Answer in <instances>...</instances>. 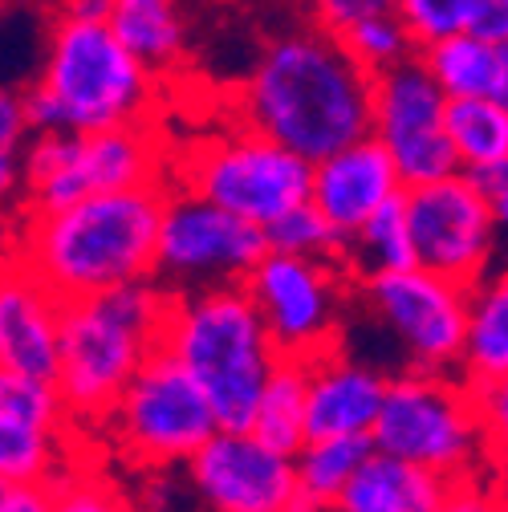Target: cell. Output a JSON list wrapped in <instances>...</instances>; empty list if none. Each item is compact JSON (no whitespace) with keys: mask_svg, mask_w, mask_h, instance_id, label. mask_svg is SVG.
I'll use <instances>...</instances> for the list:
<instances>
[{"mask_svg":"<svg viewBox=\"0 0 508 512\" xmlns=\"http://www.w3.org/2000/svg\"><path fill=\"white\" fill-rule=\"evenodd\" d=\"M110 29L139 61L163 78L183 66L187 53V13L183 0H110Z\"/></svg>","mask_w":508,"mask_h":512,"instance_id":"cell-20","label":"cell"},{"mask_svg":"<svg viewBox=\"0 0 508 512\" xmlns=\"http://www.w3.org/2000/svg\"><path fill=\"white\" fill-rule=\"evenodd\" d=\"M504 5H508V0H504Z\"/></svg>","mask_w":508,"mask_h":512,"instance_id":"cell-44","label":"cell"},{"mask_svg":"<svg viewBox=\"0 0 508 512\" xmlns=\"http://www.w3.org/2000/svg\"><path fill=\"white\" fill-rule=\"evenodd\" d=\"M167 187L143 183L126 191L53 208L21 212L9 265L37 277L61 301H82L118 285L155 277Z\"/></svg>","mask_w":508,"mask_h":512,"instance_id":"cell-2","label":"cell"},{"mask_svg":"<svg viewBox=\"0 0 508 512\" xmlns=\"http://www.w3.org/2000/svg\"><path fill=\"white\" fill-rule=\"evenodd\" d=\"M289 512H334V508L322 504V500H313V496H305V492H297V500L289 504Z\"/></svg>","mask_w":508,"mask_h":512,"instance_id":"cell-41","label":"cell"},{"mask_svg":"<svg viewBox=\"0 0 508 512\" xmlns=\"http://www.w3.org/2000/svg\"><path fill=\"white\" fill-rule=\"evenodd\" d=\"M378 452L370 435H313L301 452L293 456L297 464V488L322 504H338L346 484L362 472V464Z\"/></svg>","mask_w":508,"mask_h":512,"instance_id":"cell-26","label":"cell"},{"mask_svg":"<svg viewBox=\"0 0 508 512\" xmlns=\"http://www.w3.org/2000/svg\"><path fill=\"white\" fill-rule=\"evenodd\" d=\"M269 232L252 224L192 187L167 191L163 228H159V261L155 281L171 293L248 281V273L265 261Z\"/></svg>","mask_w":508,"mask_h":512,"instance_id":"cell-11","label":"cell"},{"mask_svg":"<svg viewBox=\"0 0 508 512\" xmlns=\"http://www.w3.org/2000/svg\"><path fill=\"white\" fill-rule=\"evenodd\" d=\"M500 277H504V281H508V265H504V269H500Z\"/></svg>","mask_w":508,"mask_h":512,"instance_id":"cell-43","label":"cell"},{"mask_svg":"<svg viewBox=\"0 0 508 512\" xmlns=\"http://www.w3.org/2000/svg\"><path fill=\"white\" fill-rule=\"evenodd\" d=\"M159 346L196 374L220 427H252L281 350L244 281L171 293Z\"/></svg>","mask_w":508,"mask_h":512,"instance_id":"cell-5","label":"cell"},{"mask_svg":"<svg viewBox=\"0 0 508 512\" xmlns=\"http://www.w3.org/2000/svg\"><path fill=\"white\" fill-rule=\"evenodd\" d=\"M484 0H395V13L407 21L411 37L423 45H435L452 33L472 29Z\"/></svg>","mask_w":508,"mask_h":512,"instance_id":"cell-31","label":"cell"},{"mask_svg":"<svg viewBox=\"0 0 508 512\" xmlns=\"http://www.w3.org/2000/svg\"><path fill=\"white\" fill-rule=\"evenodd\" d=\"M484 476H488V484L500 492V500L508 504V443H492L488 464H484Z\"/></svg>","mask_w":508,"mask_h":512,"instance_id":"cell-39","label":"cell"},{"mask_svg":"<svg viewBox=\"0 0 508 512\" xmlns=\"http://www.w3.org/2000/svg\"><path fill=\"white\" fill-rule=\"evenodd\" d=\"M179 187L269 228L313 196V163L248 122L208 135L179 163Z\"/></svg>","mask_w":508,"mask_h":512,"instance_id":"cell-9","label":"cell"},{"mask_svg":"<svg viewBox=\"0 0 508 512\" xmlns=\"http://www.w3.org/2000/svg\"><path fill=\"white\" fill-rule=\"evenodd\" d=\"M61 17H86V21H106L110 17V0H61L57 5Z\"/></svg>","mask_w":508,"mask_h":512,"instance_id":"cell-40","label":"cell"},{"mask_svg":"<svg viewBox=\"0 0 508 512\" xmlns=\"http://www.w3.org/2000/svg\"><path fill=\"white\" fill-rule=\"evenodd\" d=\"M500 98L508 102V45H504V86H500Z\"/></svg>","mask_w":508,"mask_h":512,"instance_id":"cell-42","label":"cell"},{"mask_svg":"<svg viewBox=\"0 0 508 512\" xmlns=\"http://www.w3.org/2000/svg\"><path fill=\"white\" fill-rule=\"evenodd\" d=\"M53 512H139V504L114 476L70 468L53 480Z\"/></svg>","mask_w":508,"mask_h":512,"instance_id":"cell-30","label":"cell"},{"mask_svg":"<svg viewBox=\"0 0 508 512\" xmlns=\"http://www.w3.org/2000/svg\"><path fill=\"white\" fill-rule=\"evenodd\" d=\"M0 512H53V484H5L0 488Z\"/></svg>","mask_w":508,"mask_h":512,"instance_id":"cell-36","label":"cell"},{"mask_svg":"<svg viewBox=\"0 0 508 512\" xmlns=\"http://www.w3.org/2000/svg\"><path fill=\"white\" fill-rule=\"evenodd\" d=\"M476 179H480V187L488 191V200H492L500 236L508 240V163H500V167H492V171H480Z\"/></svg>","mask_w":508,"mask_h":512,"instance_id":"cell-37","label":"cell"},{"mask_svg":"<svg viewBox=\"0 0 508 512\" xmlns=\"http://www.w3.org/2000/svg\"><path fill=\"white\" fill-rule=\"evenodd\" d=\"M342 265L350 269L354 281L378 277V273H399L419 265L415 256V236H411V220H407V204L395 200L383 212H374L358 232L346 236V252Z\"/></svg>","mask_w":508,"mask_h":512,"instance_id":"cell-24","label":"cell"},{"mask_svg":"<svg viewBox=\"0 0 508 512\" xmlns=\"http://www.w3.org/2000/svg\"><path fill=\"white\" fill-rule=\"evenodd\" d=\"M244 285L252 301L261 305L265 326L281 354L309 362L342 346V305L354 285L342 261L269 248Z\"/></svg>","mask_w":508,"mask_h":512,"instance_id":"cell-12","label":"cell"},{"mask_svg":"<svg viewBox=\"0 0 508 512\" xmlns=\"http://www.w3.org/2000/svg\"><path fill=\"white\" fill-rule=\"evenodd\" d=\"M472 33H480L496 45H508V5L504 0H484L476 21H472Z\"/></svg>","mask_w":508,"mask_h":512,"instance_id":"cell-38","label":"cell"},{"mask_svg":"<svg viewBox=\"0 0 508 512\" xmlns=\"http://www.w3.org/2000/svg\"><path fill=\"white\" fill-rule=\"evenodd\" d=\"M448 135L460 155V171L480 175L508 163V102L492 98H452L448 102Z\"/></svg>","mask_w":508,"mask_h":512,"instance_id":"cell-25","label":"cell"},{"mask_svg":"<svg viewBox=\"0 0 508 512\" xmlns=\"http://www.w3.org/2000/svg\"><path fill=\"white\" fill-rule=\"evenodd\" d=\"M476 403H480V419L492 443H508V374L496 382H484V387H472Z\"/></svg>","mask_w":508,"mask_h":512,"instance_id":"cell-35","label":"cell"},{"mask_svg":"<svg viewBox=\"0 0 508 512\" xmlns=\"http://www.w3.org/2000/svg\"><path fill=\"white\" fill-rule=\"evenodd\" d=\"M407 196V179L383 139L362 135L350 147L313 163V204L346 236L358 232L374 212Z\"/></svg>","mask_w":508,"mask_h":512,"instance_id":"cell-16","label":"cell"},{"mask_svg":"<svg viewBox=\"0 0 508 512\" xmlns=\"http://www.w3.org/2000/svg\"><path fill=\"white\" fill-rule=\"evenodd\" d=\"M61 431L66 427H45V423H21V419H0V476L5 484H53L61 472Z\"/></svg>","mask_w":508,"mask_h":512,"instance_id":"cell-27","label":"cell"},{"mask_svg":"<svg viewBox=\"0 0 508 512\" xmlns=\"http://www.w3.org/2000/svg\"><path fill=\"white\" fill-rule=\"evenodd\" d=\"M248 431L285 456H297L309 443V362L305 358L281 354Z\"/></svg>","mask_w":508,"mask_h":512,"instance_id":"cell-22","label":"cell"},{"mask_svg":"<svg viewBox=\"0 0 508 512\" xmlns=\"http://www.w3.org/2000/svg\"><path fill=\"white\" fill-rule=\"evenodd\" d=\"M265 232H269V248H277V252L330 256V261H342V252H346V232L322 208H317L313 200L297 204L293 212H285L281 220H273Z\"/></svg>","mask_w":508,"mask_h":512,"instance_id":"cell-28","label":"cell"},{"mask_svg":"<svg viewBox=\"0 0 508 512\" xmlns=\"http://www.w3.org/2000/svg\"><path fill=\"white\" fill-rule=\"evenodd\" d=\"M139 484L131 488L139 512H204L200 504V492L192 484V476H187L183 464L175 468H143L135 472Z\"/></svg>","mask_w":508,"mask_h":512,"instance_id":"cell-32","label":"cell"},{"mask_svg":"<svg viewBox=\"0 0 508 512\" xmlns=\"http://www.w3.org/2000/svg\"><path fill=\"white\" fill-rule=\"evenodd\" d=\"M143 183H163V151L151 122L106 131H33L21 167V212H53Z\"/></svg>","mask_w":508,"mask_h":512,"instance_id":"cell-7","label":"cell"},{"mask_svg":"<svg viewBox=\"0 0 508 512\" xmlns=\"http://www.w3.org/2000/svg\"><path fill=\"white\" fill-rule=\"evenodd\" d=\"M309 9L317 17V25H326L334 33H346L350 25L378 17V13H391L395 0H309Z\"/></svg>","mask_w":508,"mask_h":512,"instance_id":"cell-34","label":"cell"},{"mask_svg":"<svg viewBox=\"0 0 508 512\" xmlns=\"http://www.w3.org/2000/svg\"><path fill=\"white\" fill-rule=\"evenodd\" d=\"M354 285L374 322L403 346L411 370L460 374L476 289L443 273H431L423 265L378 273Z\"/></svg>","mask_w":508,"mask_h":512,"instance_id":"cell-10","label":"cell"},{"mask_svg":"<svg viewBox=\"0 0 508 512\" xmlns=\"http://www.w3.org/2000/svg\"><path fill=\"white\" fill-rule=\"evenodd\" d=\"M204 512H289L297 500V464L248 427H220L183 464Z\"/></svg>","mask_w":508,"mask_h":512,"instance_id":"cell-15","label":"cell"},{"mask_svg":"<svg viewBox=\"0 0 508 512\" xmlns=\"http://www.w3.org/2000/svg\"><path fill=\"white\" fill-rule=\"evenodd\" d=\"M508 374V281L496 273L472 293L468 346L460 362V378L468 387H484Z\"/></svg>","mask_w":508,"mask_h":512,"instance_id":"cell-23","label":"cell"},{"mask_svg":"<svg viewBox=\"0 0 508 512\" xmlns=\"http://www.w3.org/2000/svg\"><path fill=\"white\" fill-rule=\"evenodd\" d=\"M102 431L110 435L118 460L131 472H143L187 464L220 431V419L196 374L159 346L118 395Z\"/></svg>","mask_w":508,"mask_h":512,"instance_id":"cell-8","label":"cell"},{"mask_svg":"<svg viewBox=\"0 0 508 512\" xmlns=\"http://www.w3.org/2000/svg\"><path fill=\"white\" fill-rule=\"evenodd\" d=\"M159 74L139 61L110 21L61 17L45 33L37 78L25 90L33 131H106L147 122Z\"/></svg>","mask_w":508,"mask_h":512,"instance_id":"cell-3","label":"cell"},{"mask_svg":"<svg viewBox=\"0 0 508 512\" xmlns=\"http://www.w3.org/2000/svg\"><path fill=\"white\" fill-rule=\"evenodd\" d=\"M370 439L378 452L431 468L443 480L484 476L492 452L468 382L460 374H427L411 366L391 378V395Z\"/></svg>","mask_w":508,"mask_h":512,"instance_id":"cell-6","label":"cell"},{"mask_svg":"<svg viewBox=\"0 0 508 512\" xmlns=\"http://www.w3.org/2000/svg\"><path fill=\"white\" fill-rule=\"evenodd\" d=\"M387 370L350 358L334 346L309 358V439L313 435H370L391 395Z\"/></svg>","mask_w":508,"mask_h":512,"instance_id":"cell-17","label":"cell"},{"mask_svg":"<svg viewBox=\"0 0 508 512\" xmlns=\"http://www.w3.org/2000/svg\"><path fill=\"white\" fill-rule=\"evenodd\" d=\"M171 289L155 277L118 285L98 297L66 301L61 313L57 391L74 427H102L118 395L159 350Z\"/></svg>","mask_w":508,"mask_h":512,"instance_id":"cell-4","label":"cell"},{"mask_svg":"<svg viewBox=\"0 0 508 512\" xmlns=\"http://www.w3.org/2000/svg\"><path fill=\"white\" fill-rule=\"evenodd\" d=\"M236 114L317 163L370 135L374 74L334 29H285L252 61Z\"/></svg>","mask_w":508,"mask_h":512,"instance_id":"cell-1","label":"cell"},{"mask_svg":"<svg viewBox=\"0 0 508 512\" xmlns=\"http://www.w3.org/2000/svg\"><path fill=\"white\" fill-rule=\"evenodd\" d=\"M403 204L423 269L443 273L468 289L492 277V261L504 236L488 191L480 187L476 175L456 171L431 183H415L407 187Z\"/></svg>","mask_w":508,"mask_h":512,"instance_id":"cell-13","label":"cell"},{"mask_svg":"<svg viewBox=\"0 0 508 512\" xmlns=\"http://www.w3.org/2000/svg\"><path fill=\"white\" fill-rule=\"evenodd\" d=\"M448 102L452 98L439 90L419 53L374 74L370 135L383 139V147L395 155L407 187L460 171V155L448 135Z\"/></svg>","mask_w":508,"mask_h":512,"instance_id":"cell-14","label":"cell"},{"mask_svg":"<svg viewBox=\"0 0 508 512\" xmlns=\"http://www.w3.org/2000/svg\"><path fill=\"white\" fill-rule=\"evenodd\" d=\"M419 57L448 98H492L504 86V45L472 29L423 45Z\"/></svg>","mask_w":508,"mask_h":512,"instance_id":"cell-21","label":"cell"},{"mask_svg":"<svg viewBox=\"0 0 508 512\" xmlns=\"http://www.w3.org/2000/svg\"><path fill=\"white\" fill-rule=\"evenodd\" d=\"M61 313H66V301L25 269L9 265L5 293H0V370L57 378Z\"/></svg>","mask_w":508,"mask_h":512,"instance_id":"cell-18","label":"cell"},{"mask_svg":"<svg viewBox=\"0 0 508 512\" xmlns=\"http://www.w3.org/2000/svg\"><path fill=\"white\" fill-rule=\"evenodd\" d=\"M338 37L350 45V53L362 61L370 74H383V70H391V66H399V61H407V57L419 53V41L411 37L407 21L395 9L391 13H378V17H366V21L350 25Z\"/></svg>","mask_w":508,"mask_h":512,"instance_id":"cell-29","label":"cell"},{"mask_svg":"<svg viewBox=\"0 0 508 512\" xmlns=\"http://www.w3.org/2000/svg\"><path fill=\"white\" fill-rule=\"evenodd\" d=\"M452 480L435 476L411 460L374 452L362 472L346 484L334 512H435Z\"/></svg>","mask_w":508,"mask_h":512,"instance_id":"cell-19","label":"cell"},{"mask_svg":"<svg viewBox=\"0 0 508 512\" xmlns=\"http://www.w3.org/2000/svg\"><path fill=\"white\" fill-rule=\"evenodd\" d=\"M435 512H508V504L488 484V476H468V480L448 484V492H443Z\"/></svg>","mask_w":508,"mask_h":512,"instance_id":"cell-33","label":"cell"}]
</instances>
